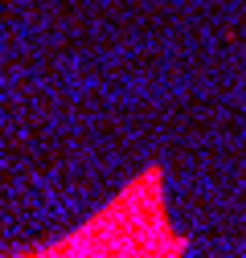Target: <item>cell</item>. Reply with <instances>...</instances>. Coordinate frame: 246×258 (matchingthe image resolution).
Segmentation results:
<instances>
[]
</instances>
